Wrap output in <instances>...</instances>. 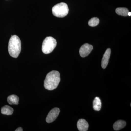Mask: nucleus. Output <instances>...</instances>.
Masks as SVG:
<instances>
[{
    "mask_svg": "<svg viewBox=\"0 0 131 131\" xmlns=\"http://www.w3.org/2000/svg\"><path fill=\"white\" fill-rule=\"evenodd\" d=\"M8 102L10 105H18L19 104V98L15 95H12L7 98Z\"/></svg>",
    "mask_w": 131,
    "mask_h": 131,
    "instance_id": "nucleus-10",
    "label": "nucleus"
},
{
    "mask_svg": "<svg viewBox=\"0 0 131 131\" xmlns=\"http://www.w3.org/2000/svg\"><path fill=\"white\" fill-rule=\"evenodd\" d=\"M93 49V46L86 43L83 45L79 51L80 56L82 57H85L88 56Z\"/></svg>",
    "mask_w": 131,
    "mask_h": 131,
    "instance_id": "nucleus-6",
    "label": "nucleus"
},
{
    "mask_svg": "<svg viewBox=\"0 0 131 131\" xmlns=\"http://www.w3.org/2000/svg\"><path fill=\"white\" fill-rule=\"evenodd\" d=\"M14 110L9 106L5 105L1 109V113L3 114L11 115L13 113Z\"/></svg>",
    "mask_w": 131,
    "mask_h": 131,
    "instance_id": "nucleus-11",
    "label": "nucleus"
},
{
    "mask_svg": "<svg viewBox=\"0 0 131 131\" xmlns=\"http://www.w3.org/2000/svg\"><path fill=\"white\" fill-rule=\"evenodd\" d=\"M117 14L121 16H128V13L129 11L126 8H118L115 10Z\"/></svg>",
    "mask_w": 131,
    "mask_h": 131,
    "instance_id": "nucleus-13",
    "label": "nucleus"
},
{
    "mask_svg": "<svg viewBox=\"0 0 131 131\" xmlns=\"http://www.w3.org/2000/svg\"><path fill=\"white\" fill-rule=\"evenodd\" d=\"M128 16H131V12H129V13H128Z\"/></svg>",
    "mask_w": 131,
    "mask_h": 131,
    "instance_id": "nucleus-16",
    "label": "nucleus"
},
{
    "mask_svg": "<svg viewBox=\"0 0 131 131\" xmlns=\"http://www.w3.org/2000/svg\"><path fill=\"white\" fill-rule=\"evenodd\" d=\"M69 9L68 5L64 2L58 3L52 8L53 15L58 18H63L68 15Z\"/></svg>",
    "mask_w": 131,
    "mask_h": 131,
    "instance_id": "nucleus-3",
    "label": "nucleus"
},
{
    "mask_svg": "<svg viewBox=\"0 0 131 131\" xmlns=\"http://www.w3.org/2000/svg\"><path fill=\"white\" fill-rule=\"evenodd\" d=\"M93 107L94 110L96 111H100L101 108V102L100 98L96 97L94 99L93 102Z\"/></svg>",
    "mask_w": 131,
    "mask_h": 131,
    "instance_id": "nucleus-12",
    "label": "nucleus"
},
{
    "mask_svg": "<svg viewBox=\"0 0 131 131\" xmlns=\"http://www.w3.org/2000/svg\"><path fill=\"white\" fill-rule=\"evenodd\" d=\"M61 81L60 73L58 71H52L47 74L44 80V87L46 89L51 90L58 86Z\"/></svg>",
    "mask_w": 131,
    "mask_h": 131,
    "instance_id": "nucleus-1",
    "label": "nucleus"
},
{
    "mask_svg": "<svg viewBox=\"0 0 131 131\" xmlns=\"http://www.w3.org/2000/svg\"><path fill=\"white\" fill-rule=\"evenodd\" d=\"M9 55L14 58H17L21 51V42L16 35H12L9 39L8 46Z\"/></svg>",
    "mask_w": 131,
    "mask_h": 131,
    "instance_id": "nucleus-2",
    "label": "nucleus"
},
{
    "mask_svg": "<svg viewBox=\"0 0 131 131\" xmlns=\"http://www.w3.org/2000/svg\"><path fill=\"white\" fill-rule=\"evenodd\" d=\"M23 131V129H22V128H21V127H18V128H17V129L15 130V131Z\"/></svg>",
    "mask_w": 131,
    "mask_h": 131,
    "instance_id": "nucleus-15",
    "label": "nucleus"
},
{
    "mask_svg": "<svg viewBox=\"0 0 131 131\" xmlns=\"http://www.w3.org/2000/svg\"><path fill=\"white\" fill-rule=\"evenodd\" d=\"M78 129L80 131H87L88 129L89 124L85 119H79L77 123Z\"/></svg>",
    "mask_w": 131,
    "mask_h": 131,
    "instance_id": "nucleus-8",
    "label": "nucleus"
},
{
    "mask_svg": "<svg viewBox=\"0 0 131 131\" xmlns=\"http://www.w3.org/2000/svg\"><path fill=\"white\" fill-rule=\"evenodd\" d=\"M100 20L98 18L94 17L90 19L88 22L89 25L91 27H95L98 25Z\"/></svg>",
    "mask_w": 131,
    "mask_h": 131,
    "instance_id": "nucleus-14",
    "label": "nucleus"
},
{
    "mask_svg": "<svg viewBox=\"0 0 131 131\" xmlns=\"http://www.w3.org/2000/svg\"><path fill=\"white\" fill-rule=\"evenodd\" d=\"M126 122L124 121H117L114 124L113 127L114 130L118 131L125 127L126 125Z\"/></svg>",
    "mask_w": 131,
    "mask_h": 131,
    "instance_id": "nucleus-9",
    "label": "nucleus"
},
{
    "mask_svg": "<svg viewBox=\"0 0 131 131\" xmlns=\"http://www.w3.org/2000/svg\"><path fill=\"white\" fill-rule=\"evenodd\" d=\"M60 109L58 108H55L50 110L46 118V121L47 123H50L54 121L58 117Z\"/></svg>",
    "mask_w": 131,
    "mask_h": 131,
    "instance_id": "nucleus-5",
    "label": "nucleus"
},
{
    "mask_svg": "<svg viewBox=\"0 0 131 131\" xmlns=\"http://www.w3.org/2000/svg\"><path fill=\"white\" fill-rule=\"evenodd\" d=\"M57 43L56 40L54 38L51 37H47L42 44V51L46 54L51 53L56 46Z\"/></svg>",
    "mask_w": 131,
    "mask_h": 131,
    "instance_id": "nucleus-4",
    "label": "nucleus"
},
{
    "mask_svg": "<svg viewBox=\"0 0 131 131\" xmlns=\"http://www.w3.org/2000/svg\"><path fill=\"white\" fill-rule=\"evenodd\" d=\"M110 54H111V50L110 48H108L106 51L105 52L103 55V58L102 60L101 66L103 69H105L108 64Z\"/></svg>",
    "mask_w": 131,
    "mask_h": 131,
    "instance_id": "nucleus-7",
    "label": "nucleus"
}]
</instances>
